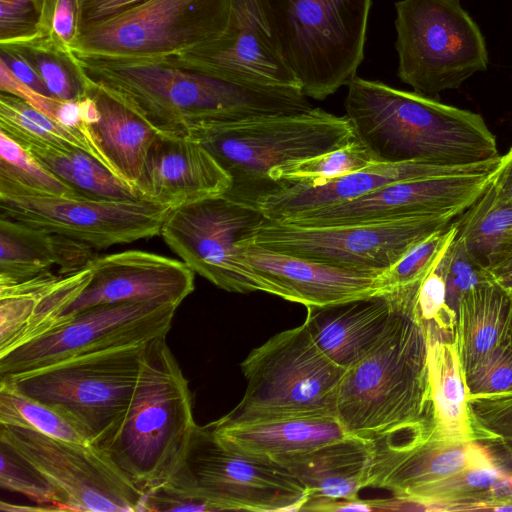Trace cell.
<instances>
[{
    "instance_id": "cell-1",
    "label": "cell",
    "mask_w": 512,
    "mask_h": 512,
    "mask_svg": "<svg viewBox=\"0 0 512 512\" xmlns=\"http://www.w3.org/2000/svg\"><path fill=\"white\" fill-rule=\"evenodd\" d=\"M85 82L158 134L193 137L207 127L312 108L300 89L256 87L179 66L167 58H113L72 50Z\"/></svg>"
},
{
    "instance_id": "cell-2",
    "label": "cell",
    "mask_w": 512,
    "mask_h": 512,
    "mask_svg": "<svg viewBox=\"0 0 512 512\" xmlns=\"http://www.w3.org/2000/svg\"><path fill=\"white\" fill-rule=\"evenodd\" d=\"M419 285L394 290V311L383 335L346 369L336 416L350 436L372 442L400 429L435 426L427 325L415 304Z\"/></svg>"
},
{
    "instance_id": "cell-3",
    "label": "cell",
    "mask_w": 512,
    "mask_h": 512,
    "mask_svg": "<svg viewBox=\"0 0 512 512\" xmlns=\"http://www.w3.org/2000/svg\"><path fill=\"white\" fill-rule=\"evenodd\" d=\"M347 86L345 116L377 162L469 166L500 157L476 112L358 76Z\"/></svg>"
},
{
    "instance_id": "cell-4",
    "label": "cell",
    "mask_w": 512,
    "mask_h": 512,
    "mask_svg": "<svg viewBox=\"0 0 512 512\" xmlns=\"http://www.w3.org/2000/svg\"><path fill=\"white\" fill-rule=\"evenodd\" d=\"M196 426L188 381L158 336L145 343L124 416L95 447L145 495L178 472Z\"/></svg>"
},
{
    "instance_id": "cell-5",
    "label": "cell",
    "mask_w": 512,
    "mask_h": 512,
    "mask_svg": "<svg viewBox=\"0 0 512 512\" xmlns=\"http://www.w3.org/2000/svg\"><path fill=\"white\" fill-rule=\"evenodd\" d=\"M199 140L231 176L227 198L255 208L273 190L271 169L345 146L356 139L346 116L320 108L204 128Z\"/></svg>"
},
{
    "instance_id": "cell-6",
    "label": "cell",
    "mask_w": 512,
    "mask_h": 512,
    "mask_svg": "<svg viewBox=\"0 0 512 512\" xmlns=\"http://www.w3.org/2000/svg\"><path fill=\"white\" fill-rule=\"evenodd\" d=\"M306 97L323 100L356 76L371 0H260Z\"/></svg>"
},
{
    "instance_id": "cell-7",
    "label": "cell",
    "mask_w": 512,
    "mask_h": 512,
    "mask_svg": "<svg viewBox=\"0 0 512 512\" xmlns=\"http://www.w3.org/2000/svg\"><path fill=\"white\" fill-rule=\"evenodd\" d=\"M241 370L247 387L239 404L222 417L225 420L337 417L338 391L346 369L319 348L305 323L253 349Z\"/></svg>"
},
{
    "instance_id": "cell-8",
    "label": "cell",
    "mask_w": 512,
    "mask_h": 512,
    "mask_svg": "<svg viewBox=\"0 0 512 512\" xmlns=\"http://www.w3.org/2000/svg\"><path fill=\"white\" fill-rule=\"evenodd\" d=\"M146 342L85 352L1 380L55 409L96 446L128 408Z\"/></svg>"
},
{
    "instance_id": "cell-9",
    "label": "cell",
    "mask_w": 512,
    "mask_h": 512,
    "mask_svg": "<svg viewBox=\"0 0 512 512\" xmlns=\"http://www.w3.org/2000/svg\"><path fill=\"white\" fill-rule=\"evenodd\" d=\"M395 7L398 77L414 92L436 98L487 69L484 36L460 0H400Z\"/></svg>"
},
{
    "instance_id": "cell-10",
    "label": "cell",
    "mask_w": 512,
    "mask_h": 512,
    "mask_svg": "<svg viewBox=\"0 0 512 512\" xmlns=\"http://www.w3.org/2000/svg\"><path fill=\"white\" fill-rule=\"evenodd\" d=\"M168 483L203 498L216 511H301L309 499L289 470L228 446L211 424L196 426L184 461Z\"/></svg>"
},
{
    "instance_id": "cell-11",
    "label": "cell",
    "mask_w": 512,
    "mask_h": 512,
    "mask_svg": "<svg viewBox=\"0 0 512 512\" xmlns=\"http://www.w3.org/2000/svg\"><path fill=\"white\" fill-rule=\"evenodd\" d=\"M230 0H146L80 28L72 50L113 58H167L219 38Z\"/></svg>"
},
{
    "instance_id": "cell-12",
    "label": "cell",
    "mask_w": 512,
    "mask_h": 512,
    "mask_svg": "<svg viewBox=\"0 0 512 512\" xmlns=\"http://www.w3.org/2000/svg\"><path fill=\"white\" fill-rule=\"evenodd\" d=\"M453 220L423 216L368 224L301 227L265 219L241 242L343 269L383 272L412 246Z\"/></svg>"
},
{
    "instance_id": "cell-13",
    "label": "cell",
    "mask_w": 512,
    "mask_h": 512,
    "mask_svg": "<svg viewBox=\"0 0 512 512\" xmlns=\"http://www.w3.org/2000/svg\"><path fill=\"white\" fill-rule=\"evenodd\" d=\"M172 209L146 199L96 200L42 195L0 181V216L44 229L94 249L160 234Z\"/></svg>"
},
{
    "instance_id": "cell-14",
    "label": "cell",
    "mask_w": 512,
    "mask_h": 512,
    "mask_svg": "<svg viewBox=\"0 0 512 512\" xmlns=\"http://www.w3.org/2000/svg\"><path fill=\"white\" fill-rule=\"evenodd\" d=\"M177 305L104 304L60 319L34 339L0 355V379L28 373L78 354L165 336Z\"/></svg>"
},
{
    "instance_id": "cell-15",
    "label": "cell",
    "mask_w": 512,
    "mask_h": 512,
    "mask_svg": "<svg viewBox=\"0 0 512 512\" xmlns=\"http://www.w3.org/2000/svg\"><path fill=\"white\" fill-rule=\"evenodd\" d=\"M264 220L258 209L220 195L172 209L160 235L194 273L223 290L248 293L258 288L239 242Z\"/></svg>"
},
{
    "instance_id": "cell-16",
    "label": "cell",
    "mask_w": 512,
    "mask_h": 512,
    "mask_svg": "<svg viewBox=\"0 0 512 512\" xmlns=\"http://www.w3.org/2000/svg\"><path fill=\"white\" fill-rule=\"evenodd\" d=\"M5 441L65 496L68 511L140 512L144 494L99 448L0 424Z\"/></svg>"
},
{
    "instance_id": "cell-17",
    "label": "cell",
    "mask_w": 512,
    "mask_h": 512,
    "mask_svg": "<svg viewBox=\"0 0 512 512\" xmlns=\"http://www.w3.org/2000/svg\"><path fill=\"white\" fill-rule=\"evenodd\" d=\"M497 167L390 184L357 199L300 213L279 222L301 227H325L423 216L455 219L486 191Z\"/></svg>"
},
{
    "instance_id": "cell-18",
    "label": "cell",
    "mask_w": 512,
    "mask_h": 512,
    "mask_svg": "<svg viewBox=\"0 0 512 512\" xmlns=\"http://www.w3.org/2000/svg\"><path fill=\"white\" fill-rule=\"evenodd\" d=\"M167 59L235 83L301 90L282 57L260 0H230L228 25L219 38Z\"/></svg>"
},
{
    "instance_id": "cell-19",
    "label": "cell",
    "mask_w": 512,
    "mask_h": 512,
    "mask_svg": "<svg viewBox=\"0 0 512 512\" xmlns=\"http://www.w3.org/2000/svg\"><path fill=\"white\" fill-rule=\"evenodd\" d=\"M194 274L183 261L141 250L96 256L70 273L78 293L61 319L104 304L179 306L194 290Z\"/></svg>"
},
{
    "instance_id": "cell-20",
    "label": "cell",
    "mask_w": 512,
    "mask_h": 512,
    "mask_svg": "<svg viewBox=\"0 0 512 512\" xmlns=\"http://www.w3.org/2000/svg\"><path fill=\"white\" fill-rule=\"evenodd\" d=\"M240 257L258 291L305 307H324L384 293L382 272L343 269L239 242Z\"/></svg>"
},
{
    "instance_id": "cell-21",
    "label": "cell",
    "mask_w": 512,
    "mask_h": 512,
    "mask_svg": "<svg viewBox=\"0 0 512 512\" xmlns=\"http://www.w3.org/2000/svg\"><path fill=\"white\" fill-rule=\"evenodd\" d=\"M500 157L469 166L425 161L375 162L326 181L280 182L256 201L255 208L267 220L283 221L300 213L357 199L390 184L491 169L498 166Z\"/></svg>"
},
{
    "instance_id": "cell-22",
    "label": "cell",
    "mask_w": 512,
    "mask_h": 512,
    "mask_svg": "<svg viewBox=\"0 0 512 512\" xmlns=\"http://www.w3.org/2000/svg\"><path fill=\"white\" fill-rule=\"evenodd\" d=\"M231 176L197 139L158 134L136 185L140 197L171 209L224 195Z\"/></svg>"
},
{
    "instance_id": "cell-23",
    "label": "cell",
    "mask_w": 512,
    "mask_h": 512,
    "mask_svg": "<svg viewBox=\"0 0 512 512\" xmlns=\"http://www.w3.org/2000/svg\"><path fill=\"white\" fill-rule=\"evenodd\" d=\"M395 306L394 291L324 307H306L305 325L319 348L347 369L383 335Z\"/></svg>"
},
{
    "instance_id": "cell-24",
    "label": "cell",
    "mask_w": 512,
    "mask_h": 512,
    "mask_svg": "<svg viewBox=\"0 0 512 512\" xmlns=\"http://www.w3.org/2000/svg\"><path fill=\"white\" fill-rule=\"evenodd\" d=\"M372 442L348 436L313 450L274 461L289 470L306 488L309 499L301 511L324 502L358 499L368 487Z\"/></svg>"
},
{
    "instance_id": "cell-25",
    "label": "cell",
    "mask_w": 512,
    "mask_h": 512,
    "mask_svg": "<svg viewBox=\"0 0 512 512\" xmlns=\"http://www.w3.org/2000/svg\"><path fill=\"white\" fill-rule=\"evenodd\" d=\"M91 246L0 216V286L40 275L72 273L97 255Z\"/></svg>"
},
{
    "instance_id": "cell-26",
    "label": "cell",
    "mask_w": 512,
    "mask_h": 512,
    "mask_svg": "<svg viewBox=\"0 0 512 512\" xmlns=\"http://www.w3.org/2000/svg\"><path fill=\"white\" fill-rule=\"evenodd\" d=\"M210 424L216 437L228 446L272 460L307 452L350 436L335 416L238 422L220 418Z\"/></svg>"
},
{
    "instance_id": "cell-27",
    "label": "cell",
    "mask_w": 512,
    "mask_h": 512,
    "mask_svg": "<svg viewBox=\"0 0 512 512\" xmlns=\"http://www.w3.org/2000/svg\"><path fill=\"white\" fill-rule=\"evenodd\" d=\"M85 81V80H84ZM99 116L85 130L105 167L136 189L157 131L130 108L103 90L85 82Z\"/></svg>"
},
{
    "instance_id": "cell-28",
    "label": "cell",
    "mask_w": 512,
    "mask_h": 512,
    "mask_svg": "<svg viewBox=\"0 0 512 512\" xmlns=\"http://www.w3.org/2000/svg\"><path fill=\"white\" fill-rule=\"evenodd\" d=\"M427 325V364L436 437L451 443L474 440L468 389L454 335Z\"/></svg>"
},
{
    "instance_id": "cell-29",
    "label": "cell",
    "mask_w": 512,
    "mask_h": 512,
    "mask_svg": "<svg viewBox=\"0 0 512 512\" xmlns=\"http://www.w3.org/2000/svg\"><path fill=\"white\" fill-rule=\"evenodd\" d=\"M59 275L0 286V355L50 330L61 319L67 304L55 285Z\"/></svg>"
},
{
    "instance_id": "cell-30",
    "label": "cell",
    "mask_w": 512,
    "mask_h": 512,
    "mask_svg": "<svg viewBox=\"0 0 512 512\" xmlns=\"http://www.w3.org/2000/svg\"><path fill=\"white\" fill-rule=\"evenodd\" d=\"M512 339V298L495 283L465 293L456 310L454 342L467 372L493 349Z\"/></svg>"
},
{
    "instance_id": "cell-31",
    "label": "cell",
    "mask_w": 512,
    "mask_h": 512,
    "mask_svg": "<svg viewBox=\"0 0 512 512\" xmlns=\"http://www.w3.org/2000/svg\"><path fill=\"white\" fill-rule=\"evenodd\" d=\"M22 147L51 173L71 186L80 197L96 200L142 199L136 189L84 150L35 143Z\"/></svg>"
},
{
    "instance_id": "cell-32",
    "label": "cell",
    "mask_w": 512,
    "mask_h": 512,
    "mask_svg": "<svg viewBox=\"0 0 512 512\" xmlns=\"http://www.w3.org/2000/svg\"><path fill=\"white\" fill-rule=\"evenodd\" d=\"M457 226V237L469 256L486 269L512 249V201L491 182Z\"/></svg>"
},
{
    "instance_id": "cell-33",
    "label": "cell",
    "mask_w": 512,
    "mask_h": 512,
    "mask_svg": "<svg viewBox=\"0 0 512 512\" xmlns=\"http://www.w3.org/2000/svg\"><path fill=\"white\" fill-rule=\"evenodd\" d=\"M0 131L21 146L35 143L79 148L104 166L98 152L81 130L61 124L25 100L5 92L0 93Z\"/></svg>"
},
{
    "instance_id": "cell-34",
    "label": "cell",
    "mask_w": 512,
    "mask_h": 512,
    "mask_svg": "<svg viewBox=\"0 0 512 512\" xmlns=\"http://www.w3.org/2000/svg\"><path fill=\"white\" fill-rule=\"evenodd\" d=\"M9 46L16 48L35 69L51 96L79 100L86 95V84L72 49L49 37H35Z\"/></svg>"
},
{
    "instance_id": "cell-35",
    "label": "cell",
    "mask_w": 512,
    "mask_h": 512,
    "mask_svg": "<svg viewBox=\"0 0 512 512\" xmlns=\"http://www.w3.org/2000/svg\"><path fill=\"white\" fill-rule=\"evenodd\" d=\"M474 440L484 444L495 464L512 474V389L468 395Z\"/></svg>"
},
{
    "instance_id": "cell-36",
    "label": "cell",
    "mask_w": 512,
    "mask_h": 512,
    "mask_svg": "<svg viewBox=\"0 0 512 512\" xmlns=\"http://www.w3.org/2000/svg\"><path fill=\"white\" fill-rule=\"evenodd\" d=\"M0 424L25 427L47 436L89 443L59 412L0 379Z\"/></svg>"
},
{
    "instance_id": "cell-37",
    "label": "cell",
    "mask_w": 512,
    "mask_h": 512,
    "mask_svg": "<svg viewBox=\"0 0 512 512\" xmlns=\"http://www.w3.org/2000/svg\"><path fill=\"white\" fill-rule=\"evenodd\" d=\"M377 162L357 138L351 143L314 157L271 169L269 178L276 185L285 181H326L355 172Z\"/></svg>"
},
{
    "instance_id": "cell-38",
    "label": "cell",
    "mask_w": 512,
    "mask_h": 512,
    "mask_svg": "<svg viewBox=\"0 0 512 512\" xmlns=\"http://www.w3.org/2000/svg\"><path fill=\"white\" fill-rule=\"evenodd\" d=\"M0 181L22 190L64 197H80L20 144L0 131Z\"/></svg>"
},
{
    "instance_id": "cell-39",
    "label": "cell",
    "mask_w": 512,
    "mask_h": 512,
    "mask_svg": "<svg viewBox=\"0 0 512 512\" xmlns=\"http://www.w3.org/2000/svg\"><path fill=\"white\" fill-rule=\"evenodd\" d=\"M457 232V221H453L412 246L379 275L382 292L388 293L421 283L455 239Z\"/></svg>"
},
{
    "instance_id": "cell-40",
    "label": "cell",
    "mask_w": 512,
    "mask_h": 512,
    "mask_svg": "<svg viewBox=\"0 0 512 512\" xmlns=\"http://www.w3.org/2000/svg\"><path fill=\"white\" fill-rule=\"evenodd\" d=\"M0 486L19 493L38 505L68 511L63 493L12 446L0 440Z\"/></svg>"
},
{
    "instance_id": "cell-41",
    "label": "cell",
    "mask_w": 512,
    "mask_h": 512,
    "mask_svg": "<svg viewBox=\"0 0 512 512\" xmlns=\"http://www.w3.org/2000/svg\"><path fill=\"white\" fill-rule=\"evenodd\" d=\"M449 247L420 283L415 304L425 322H433L444 332L454 335L456 312L447 305L445 284Z\"/></svg>"
},
{
    "instance_id": "cell-42",
    "label": "cell",
    "mask_w": 512,
    "mask_h": 512,
    "mask_svg": "<svg viewBox=\"0 0 512 512\" xmlns=\"http://www.w3.org/2000/svg\"><path fill=\"white\" fill-rule=\"evenodd\" d=\"M0 91L15 95L57 122L76 128L84 134L81 103L79 100H61L41 94L21 82L0 61Z\"/></svg>"
},
{
    "instance_id": "cell-43",
    "label": "cell",
    "mask_w": 512,
    "mask_h": 512,
    "mask_svg": "<svg viewBox=\"0 0 512 512\" xmlns=\"http://www.w3.org/2000/svg\"><path fill=\"white\" fill-rule=\"evenodd\" d=\"M465 376L468 395L509 390L512 387V339L481 358Z\"/></svg>"
},
{
    "instance_id": "cell-44",
    "label": "cell",
    "mask_w": 512,
    "mask_h": 512,
    "mask_svg": "<svg viewBox=\"0 0 512 512\" xmlns=\"http://www.w3.org/2000/svg\"><path fill=\"white\" fill-rule=\"evenodd\" d=\"M488 283L493 281L487 270L469 256L456 235L448 249L445 277L447 305L456 312L459 300L465 293Z\"/></svg>"
},
{
    "instance_id": "cell-45",
    "label": "cell",
    "mask_w": 512,
    "mask_h": 512,
    "mask_svg": "<svg viewBox=\"0 0 512 512\" xmlns=\"http://www.w3.org/2000/svg\"><path fill=\"white\" fill-rule=\"evenodd\" d=\"M46 0H0V44L39 36Z\"/></svg>"
},
{
    "instance_id": "cell-46",
    "label": "cell",
    "mask_w": 512,
    "mask_h": 512,
    "mask_svg": "<svg viewBox=\"0 0 512 512\" xmlns=\"http://www.w3.org/2000/svg\"><path fill=\"white\" fill-rule=\"evenodd\" d=\"M80 31L79 0H46L37 37H49L72 49Z\"/></svg>"
},
{
    "instance_id": "cell-47",
    "label": "cell",
    "mask_w": 512,
    "mask_h": 512,
    "mask_svg": "<svg viewBox=\"0 0 512 512\" xmlns=\"http://www.w3.org/2000/svg\"><path fill=\"white\" fill-rule=\"evenodd\" d=\"M216 511L203 498L185 489L166 483L148 493L142 500L141 511Z\"/></svg>"
},
{
    "instance_id": "cell-48",
    "label": "cell",
    "mask_w": 512,
    "mask_h": 512,
    "mask_svg": "<svg viewBox=\"0 0 512 512\" xmlns=\"http://www.w3.org/2000/svg\"><path fill=\"white\" fill-rule=\"evenodd\" d=\"M80 28L111 18L146 0H79Z\"/></svg>"
},
{
    "instance_id": "cell-49",
    "label": "cell",
    "mask_w": 512,
    "mask_h": 512,
    "mask_svg": "<svg viewBox=\"0 0 512 512\" xmlns=\"http://www.w3.org/2000/svg\"><path fill=\"white\" fill-rule=\"evenodd\" d=\"M0 51V61L3 62L21 82L41 94L51 96L35 69L16 48L0 44Z\"/></svg>"
},
{
    "instance_id": "cell-50",
    "label": "cell",
    "mask_w": 512,
    "mask_h": 512,
    "mask_svg": "<svg viewBox=\"0 0 512 512\" xmlns=\"http://www.w3.org/2000/svg\"><path fill=\"white\" fill-rule=\"evenodd\" d=\"M493 283L512 298V249L486 268Z\"/></svg>"
},
{
    "instance_id": "cell-51",
    "label": "cell",
    "mask_w": 512,
    "mask_h": 512,
    "mask_svg": "<svg viewBox=\"0 0 512 512\" xmlns=\"http://www.w3.org/2000/svg\"><path fill=\"white\" fill-rule=\"evenodd\" d=\"M492 183L505 197L512 201V147L500 157Z\"/></svg>"
},
{
    "instance_id": "cell-52",
    "label": "cell",
    "mask_w": 512,
    "mask_h": 512,
    "mask_svg": "<svg viewBox=\"0 0 512 512\" xmlns=\"http://www.w3.org/2000/svg\"><path fill=\"white\" fill-rule=\"evenodd\" d=\"M509 479H510V482H511V485H512V474H509Z\"/></svg>"
},
{
    "instance_id": "cell-53",
    "label": "cell",
    "mask_w": 512,
    "mask_h": 512,
    "mask_svg": "<svg viewBox=\"0 0 512 512\" xmlns=\"http://www.w3.org/2000/svg\"><path fill=\"white\" fill-rule=\"evenodd\" d=\"M510 389H512V387Z\"/></svg>"
}]
</instances>
